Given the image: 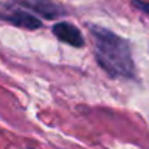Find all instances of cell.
<instances>
[{
	"mask_svg": "<svg viewBox=\"0 0 149 149\" xmlns=\"http://www.w3.org/2000/svg\"><path fill=\"white\" fill-rule=\"evenodd\" d=\"M90 31L94 39L96 59L100 67L113 78L122 77L133 80L135 62L129 42L101 26L91 25Z\"/></svg>",
	"mask_w": 149,
	"mask_h": 149,
	"instance_id": "1",
	"label": "cell"
},
{
	"mask_svg": "<svg viewBox=\"0 0 149 149\" xmlns=\"http://www.w3.org/2000/svg\"><path fill=\"white\" fill-rule=\"evenodd\" d=\"M20 6L33 10L35 13H38L39 16H42L44 19H56L59 16H64L67 12L56 3H54L52 0H19L17 1Z\"/></svg>",
	"mask_w": 149,
	"mask_h": 149,
	"instance_id": "2",
	"label": "cell"
},
{
	"mask_svg": "<svg viewBox=\"0 0 149 149\" xmlns=\"http://www.w3.org/2000/svg\"><path fill=\"white\" fill-rule=\"evenodd\" d=\"M54 35L64 44L71 45L74 48H81L84 47V36L81 33V31L74 26L70 22H58L54 25L52 28Z\"/></svg>",
	"mask_w": 149,
	"mask_h": 149,
	"instance_id": "3",
	"label": "cell"
},
{
	"mask_svg": "<svg viewBox=\"0 0 149 149\" xmlns=\"http://www.w3.org/2000/svg\"><path fill=\"white\" fill-rule=\"evenodd\" d=\"M1 20H6L17 28H23L28 31H35L42 26V22L32 13L23 10V9H13L4 15H0Z\"/></svg>",
	"mask_w": 149,
	"mask_h": 149,
	"instance_id": "4",
	"label": "cell"
},
{
	"mask_svg": "<svg viewBox=\"0 0 149 149\" xmlns=\"http://www.w3.org/2000/svg\"><path fill=\"white\" fill-rule=\"evenodd\" d=\"M132 3L138 10L143 12L145 15L149 16V1H146V0H132Z\"/></svg>",
	"mask_w": 149,
	"mask_h": 149,
	"instance_id": "5",
	"label": "cell"
}]
</instances>
